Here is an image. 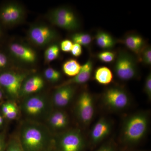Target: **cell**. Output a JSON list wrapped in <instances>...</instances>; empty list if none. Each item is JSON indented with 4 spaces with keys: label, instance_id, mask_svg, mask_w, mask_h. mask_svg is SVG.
Here are the masks:
<instances>
[{
    "label": "cell",
    "instance_id": "cell-36",
    "mask_svg": "<svg viewBox=\"0 0 151 151\" xmlns=\"http://www.w3.org/2000/svg\"><path fill=\"white\" fill-rule=\"evenodd\" d=\"M3 123H4V119L2 116L0 114V127L2 126Z\"/></svg>",
    "mask_w": 151,
    "mask_h": 151
},
{
    "label": "cell",
    "instance_id": "cell-11",
    "mask_svg": "<svg viewBox=\"0 0 151 151\" xmlns=\"http://www.w3.org/2000/svg\"><path fill=\"white\" fill-rule=\"evenodd\" d=\"M24 12L21 6L14 3H6L0 6V24L11 26L21 22Z\"/></svg>",
    "mask_w": 151,
    "mask_h": 151
},
{
    "label": "cell",
    "instance_id": "cell-27",
    "mask_svg": "<svg viewBox=\"0 0 151 151\" xmlns=\"http://www.w3.org/2000/svg\"><path fill=\"white\" fill-rule=\"evenodd\" d=\"M139 58L145 65H150L151 64V48L150 46H145L139 55Z\"/></svg>",
    "mask_w": 151,
    "mask_h": 151
},
{
    "label": "cell",
    "instance_id": "cell-37",
    "mask_svg": "<svg viewBox=\"0 0 151 151\" xmlns=\"http://www.w3.org/2000/svg\"><path fill=\"white\" fill-rule=\"evenodd\" d=\"M2 25L0 24V37L2 36Z\"/></svg>",
    "mask_w": 151,
    "mask_h": 151
},
{
    "label": "cell",
    "instance_id": "cell-26",
    "mask_svg": "<svg viewBox=\"0 0 151 151\" xmlns=\"http://www.w3.org/2000/svg\"><path fill=\"white\" fill-rule=\"evenodd\" d=\"M97 57L98 59L102 62L110 63L116 59V54L114 52L105 50L99 52Z\"/></svg>",
    "mask_w": 151,
    "mask_h": 151
},
{
    "label": "cell",
    "instance_id": "cell-32",
    "mask_svg": "<svg viewBox=\"0 0 151 151\" xmlns=\"http://www.w3.org/2000/svg\"><path fill=\"white\" fill-rule=\"evenodd\" d=\"M70 52L72 55L75 57L81 56L82 53V47L78 44H73Z\"/></svg>",
    "mask_w": 151,
    "mask_h": 151
},
{
    "label": "cell",
    "instance_id": "cell-4",
    "mask_svg": "<svg viewBox=\"0 0 151 151\" xmlns=\"http://www.w3.org/2000/svg\"><path fill=\"white\" fill-rule=\"evenodd\" d=\"M102 100L105 107L115 111L126 110L131 104V99L127 91L117 86L106 89L103 93Z\"/></svg>",
    "mask_w": 151,
    "mask_h": 151
},
{
    "label": "cell",
    "instance_id": "cell-38",
    "mask_svg": "<svg viewBox=\"0 0 151 151\" xmlns=\"http://www.w3.org/2000/svg\"><path fill=\"white\" fill-rule=\"evenodd\" d=\"M53 151V150H52V149L50 148V147L48 149H47V150H45V151Z\"/></svg>",
    "mask_w": 151,
    "mask_h": 151
},
{
    "label": "cell",
    "instance_id": "cell-19",
    "mask_svg": "<svg viewBox=\"0 0 151 151\" xmlns=\"http://www.w3.org/2000/svg\"><path fill=\"white\" fill-rule=\"evenodd\" d=\"M95 40L97 46L105 50L113 48L116 44V40L112 36L103 31H99L97 33Z\"/></svg>",
    "mask_w": 151,
    "mask_h": 151
},
{
    "label": "cell",
    "instance_id": "cell-28",
    "mask_svg": "<svg viewBox=\"0 0 151 151\" xmlns=\"http://www.w3.org/2000/svg\"><path fill=\"white\" fill-rule=\"evenodd\" d=\"M5 151H23L19 142L18 138H13L6 146Z\"/></svg>",
    "mask_w": 151,
    "mask_h": 151
},
{
    "label": "cell",
    "instance_id": "cell-9",
    "mask_svg": "<svg viewBox=\"0 0 151 151\" xmlns=\"http://www.w3.org/2000/svg\"><path fill=\"white\" fill-rule=\"evenodd\" d=\"M48 108V101L45 96L35 94L27 96L23 101L22 110L28 117L36 118L41 116Z\"/></svg>",
    "mask_w": 151,
    "mask_h": 151
},
{
    "label": "cell",
    "instance_id": "cell-7",
    "mask_svg": "<svg viewBox=\"0 0 151 151\" xmlns=\"http://www.w3.org/2000/svg\"><path fill=\"white\" fill-rule=\"evenodd\" d=\"M50 21L58 27L69 31L75 30L80 26L79 20L70 9L60 7L54 9L48 15Z\"/></svg>",
    "mask_w": 151,
    "mask_h": 151
},
{
    "label": "cell",
    "instance_id": "cell-13",
    "mask_svg": "<svg viewBox=\"0 0 151 151\" xmlns=\"http://www.w3.org/2000/svg\"><path fill=\"white\" fill-rule=\"evenodd\" d=\"M8 48L11 55L22 62L31 64L36 61V53L29 47L13 42L9 45Z\"/></svg>",
    "mask_w": 151,
    "mask_h": 151
},
{
    "label": "cell",
    "instance_id": "cell-12",
    "mask_svg": "<svg viewBox=\"0 0 151 151\" xmlns=\"http://www.w3.org/2000/svg\"><path fill=\"white\" fill-rule=\"evenodd\" d=\"M113 124L109 119L102 117L94 124L89 134V139L92 145L99 144L111 134Z\"/></svg>",
    "mask_w": 151,
    "mask_h": 151
},
{
    "label": "cell",
    "instance_id": "cell-21",
    "mask_svg": "<svg viewBox=\"0 0 151 151\" xmlns=\"http://www.w3.org/2000/svg\"><path fill=\"white\" fill-rule=\"evenodd\" d=\"M1 110L3 116L9 120H14L18 116V108L13 101H8L3 103Z\"/></svg>",
    "mask_w": 151,
    "mask_h": 151
},
{
    "label": "cell",
    "instance_id": "cell-34",
    "mask_svg": "<svg viewBox=\"0 0 151 151\" xmlns=\"http://www.w3.org/2000/svg\"><path fill=\"white\" fill-rule=\"evenodd\" d=\"M6 146L5 137L4 134L0 133V151H5Z\"/></svg>",
    "mask_w": 151,
    "mask_h": 151
},
{
    "label": "cell",
    "instance_id": "cell-29",
    "mask_svg": "<svg viewBox=\"0 0 151 151\" xmlns=\"http://www.w3.org/2000/svg\"><path fill=\"white\" fill-rule=\"evenodd\" d=\"M144 92L148 99L151 100V73H149L146 77L144 85Z\"/></svg>",
    "mask_w": 151,
    "mask_h": 151
},
{
    "label": "cell",
    "instance_id": "cell-35",
    "mask_svg": "<svg viewBox=\"0 0 151 151\" xmlns=\"http://www.w3.org/2000/svg\"><path fill=\"white\" fill-rule=\"evenodd\" d=\"M4 92L2 89L0 87V101L2 99L3 96H4Z\"/></svg>",
    "mask_w": 151,
    "mask_h": 151
},
{
    "label": "cell",
    "instance_id": "cell-5",
    "mask_svg": "<svg viewBox=\"0 0 151 151\" xmlns=\"http://www.w3.org/2000/svg\"><path fill=\"white\" fill-rule=\"evenodd\" d=\"M54 143L58 151H81L85 144L82 132L78 129L63 132L57 136Z\"/></svg>",
    "mask_w": 151,
    "mask_h": 151
},
{
    "label": "cell",
    "instance_id": "cell-10",
    "mask_svg": "<svg viewBox=\"0 0 151 151\" xmlns=\"http://www.w3.org/2000/svg\"><path fill=\"white\" fill-rule=\"evenodd\" d=\"M55 30L46 25H34L30 28L28 37L30 40L37 46L44 47L47 45L57 37Z\"/></svg>",
    "mask_w": 151,
    "mask_h": 151
},
{
    "label": "cell",
    "instance_id": "cell-20",
    "mask_svg": "<svg viewBox=\"0 0 151 151\" xmlns=\"http://www.w3.org/2000/svg\"><path fill=\"white\" fill-rule=\"evenodd\" d=\"M94 78L99 84L102 85H108L113 81V74L108 68L102 66L98 68L95 70Z\"/></svg>",
    "mask_w": 151,
    "mask_h": 151
},
{
    "label": "cell",
    "instance_id": "cell-31",
    "mask_svg": "<svg viewBox=\"0 0 151 151\" xmlns=\"http://www.w3.org/2000/svg\"><path fill=\"white\" fill-rule=\"evenodd\" d=\"M73 44V42L69 40H63L60 44V49L64 52H70Z\"/></svg>",
    "mask_w": 151,
    "mask_h": 151
},
{
    "label": "cell",
    "instance_id": "cell-24",
    "mask_svg": "<svg viewBox=\"0 0 151 151\" xmlns=\"http://www.w3.org/2000/svg\"><path fill=\"white\" fill-rule=\"evenodd\" d=\"M60 54L59 47L57 44L51 45L45 50L44 53L45 59L47 63H50L56 59Z\"/></svg>",
    "mask_w": 151,
    "mask_h": 151
},
{
    "label": "cell",
    "instance_id": "cell-16",
    "mask_svg": "<svg viewBox=\"0 0 151 151\" xmlns=\"http://www.w3.org/2000/svg\"><path fill=\"white\" fill-rule=\"evenodd\" d=\"M93 68V62L91 59H89L81 65V70L77 75L63 82L59 86L85 84L90 79Z\"/></svg>",
    "mask_w": 151,
    "mask_h": 151
},
{
    "label": "cell",
    "instance_id": "cell-30",
    "mask_svg": "<svg viewBox=\"0 0 151 151\" xmlns=\"http://www.w3.org/2000/svg\"><path fill=\"white\" fill-rule=\"evenodd\" d=\"M9 60L6 54L4 52L0 50V72L4 70L8 67Z\"/></svg>",
    "mask_w": 151,
    "mask_h": 151
},
{
    "label": "cell",
    "instance_id": "cell-33",
    "mask_svg": "<svg viewBox=\"0 0 151 151\" xmlns=\"http://www.w3.org/2000/svg\"><path fill=\"white\" fill-rule=\"evenodd\" d=\"M96 151H115V150L113 145L109 143L103 145Z\"/></svg>",
    "mask_w": 151,
    "mask_h": 151
},
{
    "label": "cell",
    "instance_id": "cell-8",
    "mask_svg": "<svg viewBox=\"0 0 151 151\" xmlns=\"http://www.w3.org/2000/svg\"><path fill=\"white\" fill-rule=\"evenodd\" d=\"M94 100L92 94L84 91L81 92L76 100L75 113L78 121L84 126L89 125L94 117Z\"/></svg>",
    "mask_w": 151,
    "mask_h": 151
},
{
    "label": "cell",
    "instance_id": "cell-1",
    "mask_svg": "<svg viewBox=\"0 0 151 151\" xmlns=\"http://www.w3.org/2000/svg\"><path fill=\"white\" fill-rule=\"evenodd\" d=\"M18 139L23 151H45L53 141L47 127L30 120L22 124Z\"/></svg>",
    "mask_w": 151,
    "mask_h": 151
},
{
    "label": "cell",
    "instance_id": "cell-15",
    "mask_svg": "<svg viewBox=\"0 0 151 151\" xmlns=\"http://www.w3.org/2000/svg\"><path fill=\"white\" fill-rule=\"evenodd\" d=\"M45 86L43 78L38 75H35L26 78L22 85L20 96H28L39 92Z\"/></svg>",
    "mask_w": 151,
    "mask_h": 151
},
{
    "label": "cell",
    "instance_id": "cell-25",
    "mask_svg": "<svg viewBox=\"0 0 151 151\" xmlns=\"http://www.w3.org/2000/svg\"><path fill=\"white\" fill-rule=\"evenodd\" d=\"M44 75L47 80L52 83L58 82L61 77L60 72L51 67L48 68L45 70Z\"/></svg>",
    "mask_w": 151,
    "mask_h": 151
},
{
    "label": "cell",
    "instance_id": "cell-2",
    "mask_svg": "<svg viewBox=\"0 0 151 151\" xmlns=\"http://www.w3.org/2000/svg\"><path fill=\"white\" fill-rule=\"evenodd\" d=\"M149 120L148 113L146 111H139L127 117L121 129L122 142L132 145L142 140L148 130Z\"/></svg>",
    "mask_w": 151,
    "mask_h": 151
},
{
    "label": "cell",
    "instance_id": "cell-18",
    "mask_svg": "<svg viewBox=\"0 0 151 151\" xmlns=\"http://www.w3.org/2000/svg\"><path fill=\"white\" fill-rule=\"evenodd\" d=\"M124 43L127 48L139 56L146 46L145 42L142 37L133 34L126 36L124 39Z\"/></svg>",
    "mask_w": 151,
    "mask_h": 151
},
{
    "label": "cell",
    "instance_id": "cell-6",
    "mask_svg": "<svg viewBox=\"0 0 151 151\" xmlns=\"http://www.w3.org/2000/svg\"><path fill=\"white\" fill-rule=\"evenodd\" d=\"M26 75L9 70L0 72V87L9 97L12 99L20 97L22 85Z\"/></svg>",
    "mask_w": 151,
    "mask_h": 151
},
{
    "label": "cell",
    "instance_id": "cell-23",
    "mask_svg": "<svg viewBox=\"0 0 151 151\" xmlns=\"http://www.w3.org/2000/svg\"><path fill=\"white\" fill-rule=\"evenodd\" d=\"M71 41L74 43L78 44L81 46H89L92 42V37L86 33H76L70 37Z\"/></svg>",
    "mask_w": 151,
    "mask_h": 151
},
{
    "label": "cell",
    "instance_id": "cell-14",
    "mask_svg": "<svg viewBox=\"0 0 151 151\" xmlns=\"http://www.w3.org/2000/svg\"><path fill=\"white\" fill-rule=\"evenodd\" d=\"M76 89L73 85L58 86L52 97V102L58 108L66 107L73 99Z\"/></svg>",
    "mask_w": 151,
    "mask_h": 151
},
{
    "label": "cell",
    "instance_id": "cell-3",
    "mask_svg": "<svg viewBox=\"0 0 151 151\" xmlns=\"http://www.w3.org/2000/svg\"><path fill=\"white\" fill-rule=\"evenodd\" d=\"M114 71L121 81H130L137 78L139 70L134 57L125 50L119 52L116 56Z\"/></svg>",
    "mask_w": 151,
    "mask_h": 151
},
{
    "label": "cell",
    "instance_id": "cell-17",
    "mask_svg": "<svg viewBox=\"0 0 151 151\" xmlns=\"http://www.w3.org/2000/svg\"><path fill=\"white\" fill-rule=\"evenodd\" d=\"M69 118L65 111L57 110L49 116L47 124L49 127L55 131L64 129L68 126Z\"/></svg>",
    "mask_w": 151,
    "mask_h": 151
},
{
    "label": "cell",
    "instance_id": "cell-22",
    "mask_svg": "<svg viewBox=\"0 0 151 151\" xmlns=\"http://www.w3.org/2000/svg\"><path fill=\"white\" fill-rule=\"evenodd\" d=\"M81 65L76 60L70 59L65 61L62 65V70L65 75L74 77L81 70Z\"/></svg>",
    "mask_w": 151,
    "mask_h": 151
}]
</instances>
